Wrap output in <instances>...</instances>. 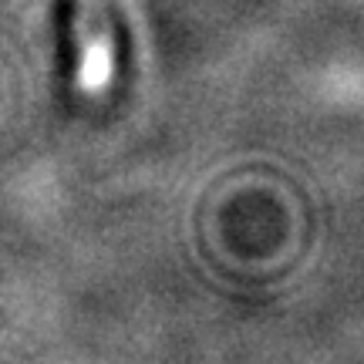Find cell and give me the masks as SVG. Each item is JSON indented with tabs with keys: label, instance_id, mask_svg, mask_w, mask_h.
Segmentation results:
<instances>
[{
	"label": "cell",
	"instance_id": "6da1fadb",
	"mask_svg": "<svg viewBox=\"0 0 364 364\" xmlns=\"http://www.w3.org/2000/svg\"><path fill=\"white\" fill-rule=\"evenodd\" d=\"M71 41H75V81H78V88H105L112 78V65H115V41H112L105 0H75Z\"/></svg>",
	"mask_w": 364,
	"mask_h": 364
}]
</instances>
